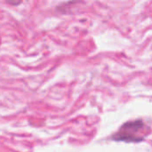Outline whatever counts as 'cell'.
<instances>
[{
	"label": "cell",
	"mask_w": 152,
	"mask_h": 152,
	"mask_svg": "<svg viewBox=\"0 0 152 152\" xmlns=\"http://www.w3.org/2000/svg\"><path fill=\"white\" fill-rule=\"evenodd\" d=\"M143 126H144L143 121L139 119V120H134V121H131V122H127V123L124 124L122 126L120 131L134 135V134L137 133L142 128H143Z\"/></svg>",
	"instance_id": "obj_1"
},
{
	"label": "cell",
	"mask_w": 152,
	"mask_h": 152,
	"mask_svg": "<svg viewBox=\"0 0 152 152\" xmlns=\"http://www.w3.org/2000/svg\"><path fill=\"white\" fill-rule=\"evenodd\" d=\"M112 140L118 141V142H139L143 140L142 137H138L136 135H133L125 132H119L118 134H114L111 137Z\"/></svg>",
	"instance_id": "obj_2"
},
{
	"label": "cell",
	"mask_w": 152,
	"mask_h": 152,
	"mask_svg": "<svg viewBox=\"0 0 152 152\" xmlns=\"http://www.w3.org/2000/svg\"><path fill=\"white\" fill-rule=\"evenodd\" d=\"M5 1L12 5H17V4H20L22 0H5Z\"/></svg>",
	"instance_id": "obj_3"
}]
</instances>
